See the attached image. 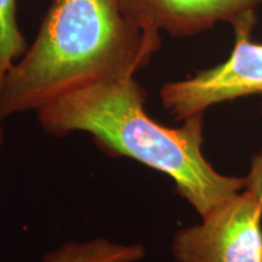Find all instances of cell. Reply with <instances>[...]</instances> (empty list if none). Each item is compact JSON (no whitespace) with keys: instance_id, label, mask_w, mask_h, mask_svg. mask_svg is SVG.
<instances>
[{"instance_id":"cell-7","label":"cell","mask_w":262,"mask_h":262,"mask_svg":"<svg viewBox=\"0 0 262 262\" xmlns=\"http://www.w3.org/2000/svg\"><path fill=\"white\" fill-rule=\"evenodd\" d=\"M27 48L17 22V2L0 0V81Z\"/></svg>"},{"instance_id":"cell-3","label":"cell","mask_w":262,"mask_h":262,"mask_svg":"<svg viewBox=\"0 0 262 262\" xmlns=\"http://www.w3.org/2000/svg\"><path fill=\"white\" fill-rule=\"evenodd\" d=\"M178 262H262V205L245 191L173 235Z\"/></svg>"},{"instance_id":"cell-5","label":"cell","mask_w":262,"mask_h":262,"mask_svg":"<svg viewBox=\"0 0 262 262\" xmlns=\"http://www.w3.org/2000/svg\"><path fill=\"white\" fill-rule=\"evenodd\" d=\"M126 16L157 32L187 38L214 28L219 22L232 27H254L262 0H119Z\"/></svg>"},{"instance_id":"cell-8","label":"cell","mask_w":262,"mask_h":262,"mask_svg":"<svg viewBox=\"0 0 262 262\" xmlns=\"http://www.w3.org/2000/svg\"><path fill=\"white\" fill-rule=\"evenodd\" d=\"M245 189L253 193L262 205V150L256 156H254L253 160H251L250 171L245 176Z\"/></svg>"},{"instance_id":"cell-4","label":"cell","mask_w":262,"mask_h":262,"mask_svg":"<svg viewBox=\"0 0 262 262\" xmlns=\"http://www.w3.org/2000/svg\"><path fill=\"white\" fill-rule=\"evenodd\" d=\"M253 28H234V48L225 62L164 84L160 89L164 110L178 122H185L215 104L262 95V44L251 40Z\"/></svg>"},{"instance_id":"cell-1","label":"cell","mask_w":262,"mask_h":262,"mask_svg":"<svg viewBox=\"0 0 262 262\" xmlns=\"http://www.w3.org/2000/svg\"><path fill=\"white\" fill-rule=\"evenodd\" d=\"M159 32L133 21L119 0H52L34 41L0 81L3 123L102 81L135 78L159 50Z\"/></svg>"},{"instance_id":"cell-2","label":"cell","mask_w":262,"mask_h":262,"mask_svg":"<svg viewBox=\"0 0 262 262\" xmlns=\"http://www.w3.org/2000/svg\"><path fill=\"white\" fill-rule=\"evenodd\" d=\"M146 98L135 78L102 81L58 97L38 111V120L51 135L88 133L110 156L165 173L202 217L245 188V178L222 175L203 155L204 114L172 129L147 114Z\"/></svg>"},{"instance_id":"cell-6","label":"cell","mask_w":262,"mask_h":262,"mask_svg":"<svg viewBox=\"0 0 262 262\" xmlns=\"http://www.w3.org/2000/svg\"><path fill=\"white\" fill-rule=\"evenodd\" d=\"M146 255L141 244H122L106 238L68 242L42 257L41 262H139Z\"/></svg>"}]
</instances>
